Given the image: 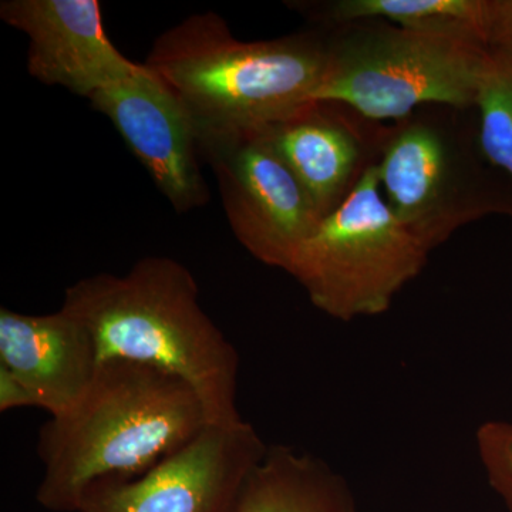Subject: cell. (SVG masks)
<instances>
[{
    "instance_id": "obj_16",
    "label": "cell",
    "mask_w": 512,
    "mask_h": 512,
    "mask_svg": "<svg viewBox=\"0 0 512 512\" xmlns=\"http://www.w3.org/2000/svg\"><path fill=\"white\" fill-rule=\"evenodd\" d=\"M476 446L485 476L512 512V421H485L478 427Z\"/></svg>"
},
{
    "instance_id": "obj_10",
    "label": "cell",
    "mask_w": 512,
    "mask_h": 512,
    "mask_svg": "<svg viewBox=\"0 0 512 512\" xmlns=\"http://www.w3.org/2000/svg\"><path fill=\"white\" fill-rule=\"evenodd\" d=\"M0 19L29 37L28 72L90 97L140 69L104 32L99 0H5Z\"/></svg>"
},
{
    "instance_id": "obj_14",
    "label": "cell",
    "mask_w": 512,
    "mask_h": 512,
    "mask_svg": "<svg viewBox=\"0 0 512 512\" xmlns=\"http://www.w3.org/2000/svg\"><path fill=\"white\" fill-rule=\"evenodd\" d=\"M322 28L383 20L421 35L487 47V0H333L292 3Z\"/></svg>"
},
{
    "instance_id": "obj_6",
    "label": "cell",
    "mask_w": 512,
    "mask_h": 512,
    "mask_svg": "<svg viewBox=\"0 0 512 512\" xmlns=\"http://www.w3.org/2000/svg\"><path fill=\"white\" fill-rule=\"evenodd\" d=\"M430 254L384 201L376 163L338 210L320 221L286 274L320 312L350 322L389 311Z\"/></svg>"
},
{
    "instance_id": "obj_17",
    "label": "cell",
    "mask_w": 512,
    "mask_h": 512,
    "mask_svg": "<svg viewBox=\"0 0 512 512\" xmlns=\"http://www.w3.org/2000/svg\"><path fill=\"white\" fill-rule=\"evenodd\" d=\"M487 49L512 55V0H487Z\"/></svg>"
},
{
    "instance_id": "obj_3",
    "label": "cell",
    "mask_w": 512,
    "mask_h": 512,
    "mask_svg": "<svg viewBox=\"0 0 512 512\" xmlns=\"http://www.w3.org/2000/svg\"><path fill=\"white\" fill-rule=\"evenodd\" d=\"M144 64L183 103L197 137L248 133L315 101L328 46L323 30L242 42L221 16L208 12L164 32Z\"/></svg>"
},
{
    "instance_id": "obj_7",
    "label": "cell",
    "mask_w": 512,
    "mask_h": 512,
    "mask_svg": "<svg viewBox=\"0 0 512 512\" xmlns=\"http://www.w3.org/2000/svg\"><path fill=\"white\" fill-rule=\"evenodd\" d=\"M229 227L262 264L288 272L322 215L264 131L198 137Z\"/></svg>"
},
{
    "instance_id": "obj_9",
    "label": "cell",
    "mask_w": 512,
    "mask_h": 512,
    "mask_svg": "<svg viewBox=\"0 0 512 512\" xmlns=\"http://www.w3.org/2000/svg\"><path fill=\"white\" fill-rule=\"evenodd\" d=\"M109 117L158 190L177 212L210 200L200 167L197 131L173 90L146 64L89 99Z\"/></svg>"
},
{
    "instance_id": "obj_18",
    "label": "cell",
    "mask_w": 512,
    "mask_h": 512,
    "mask_svg": "<svg viewBox=\"0 0 512 512\" xmlns=\"http://www.w3.org/2000/svg\"><path fill=\"white\" fill-rule=\"evenodd\" d=\"M22 407H37L35 397L12 370L0 365V412Z\"/></svg>"
},
{
    "instance_id": "obj_2",
    "label": "cell",
    "mask_w": 512,
    "mask_h": 512,
    "mask_svg": "<svg viewBox=\"0 0 512 512\" xmlns=\"http://www.w3.org/2000/svg\"><path fill=\"white\" fill-rule=\"evenodd\" d=\"M63 309L92 333L101 360H133L181 377L210 424L242 421L239 357L200 305L190 269L168 256L140 259L127 274H99L66 289Z\"/></svg>"
},
{
    "instance_id": "obj_5",
    "label": "cell",
    "mask_w": 512,
    "mask_h": 512,
    "mask_svg": "<svg viewBox=\"0 0 512 512\" xmlns=\"http://www.w3.org/2000/svg\"><path fill=\"white\" fill-rule=\"evenodd\" d=\"M322 30L328 66L315 101L340 104L379 124L397 123L427 106L476 109L487 47L383 20Z\"/></svg>"
},
{
    "instance_id": "obj_4",
    "label": "cell",
    "mask_w": 512,
    "mask_h": 512,
    "mask_svg": "<svg viewBox=\"0 0 512 512\" xmlns=\"http://www.w3.org/2000/svg\"><path fill=\"white\" fill-rule=\"evenodd\" d=\"M474 110H417L389 127L377 161L384 201L430 252L483 218L512 217V181L485 157Z\"/></svg>"
},
{
    "instance_id": "obj_1",
    "label": "cell",
    "mask_w": 512,
    "mask_h": 512,
    "mask_svg": "<svg viewBox=\"0 0 512 512\" xmlns=\"http://www.w3.org/2000/svg\"><path fill=\"white\" fill-rule=\"evenodd\" d=\"M208 424L200 397L181 377L121 357L101 360L82 402L39 430L45 474L37 501L79 512L93 485L144 476Z\"/></svg>"
},
{
    "instance_id": "obj_13",
    "label": "cell",
    "mask_w": 512,
    "mask_h": 512,
    "mask_svg": "<svg viewBox=\"0 0 512 512\" xmlns=\"http://www.w3.org/2000/svg\"><path fill=\"white\" fill-rule=\"evenodd\" d=\"M237 512H353V505L326 461L274 444L249 474Z\"/></svg>"
},
{
    "instance_id": "obj_15",
    "label": "cell",
    "mask_w": 512,
    "mask_h": 512,
    "mask_svg": "<svg viewBox=\"0 0 512 512\" xmlns=\"http://www.w3.org/2000/svg\"><path fill=\"white\" fill-rule=\"evenodd\" d=\"M478 136L485 157L512 181V55L488 50L477 97Z\"/></svg>"
},
{
    "instance_id": "obj_11",
    "label": "cell",
    "mask_w": 512,
    "mask_h": 512,
    "mask_svg": "<svg viewBox=\"0 0 512 512\" xmlns=\"http://www.w3.org/2000/svg\"><path fill=\"white\" fill-rule=\"evenodd\" d=\"M387 130L348 107L313 101L262 131L325 218L379 161Z\"/></svg>"
},
{
    "instance_id": "obj_12",
    "label": "cell",
    "mask_w": 512,
    "mask_h": 512,
    "mask_svg": "<svg viewBox=\"0 0 512 512\" xmlns=\"http://www.w3.org/2000/svg\"><path fill=\"white\" fill-rule=\"evenodd\" d=\"M0 365L28 386L39 409L62 417L89 392L100 356L90 330L66 309L26 315L2 308Z\"/></svg>"
},
{
    "instance_id": "obj_8",
    "label": "cell",
    "mask_w": 512,
    "mask_h": 512,
    "mask_svg": "<svg viewBox=\"0 0 512 512\" xmlns=\"http://www.w3.org/2000/svg\"><path fill=\"white\" fill-rule=\"evenodd\" d=\"M268 447L248 421L208 424L144 476L93 485L79 512H237L249 474Z\"/></svg>"
}]
</instances>
